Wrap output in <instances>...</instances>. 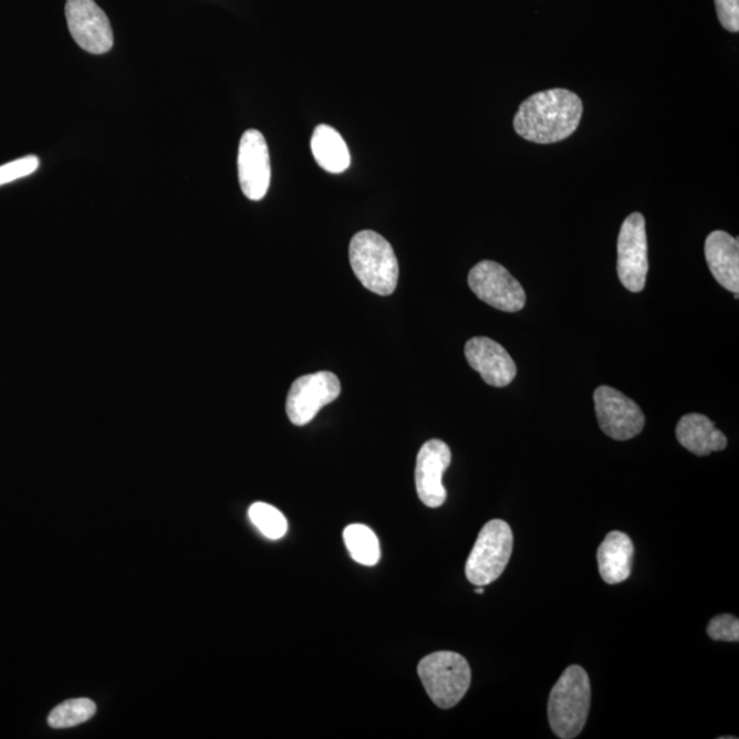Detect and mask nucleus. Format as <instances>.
Masks as SVG:
<instances>
[{
  "label": "nucleus",
  "instance_id": "1",
  "mask_svg": "<svg viewBox=\"0 0 739 739\" xmlns=\"http://www.w3.org/2000/svg\"><path fill=\"white\" fill-rule=\"evenodd\" d=\"M582 114L581 97L574 92L563 89L537 92L519 106L513 128L524 140L553 144L579 129Z\"/></svg>",
  "mask_w": 739,
  "mask_h": 739
},
{
  "label": "nucleus",
  "instance_id": "2",
  "mask_svg": "<svg viewBox=\"0 0 739 739\" xmlns=\"http://www.w3.org/2000/svg\"><path fill=\"white\" fill-rule=\"evenodd\" d=\"M591 680L581 666H570L553 686L548 702V718L554 736L579 737L591 711Z\"/></svg>",
  "mask_w": 739,
  "mask_h": 739
},
{
  "label": "nucleus",
  "instance_id": "3",
  "mask_svg": "<svg viewBox=\"0 0 739 739\" xmlns=\"http://www.w3.org/2000/svg\"><path fill=\"white\" fill-rule=\"evenodd\" d=\"M350 261L356 279L370 292L389 296L398 282V262L394 248L373 230H362L351 240Z\"/></svg>",
  "mask_w": 739,
  "mask_h": 739
},
{
  "label": "nucleus",
  "instance_id": "4",
  "mask_svg": "<svg viewBox=\"0 0 739 739\" xmlns=\"http://www.w3.org/2000/svg\"><path fill=\"white\" fill-rule=\"evenodd\" d=\"M418 675L427 695L438 708L458 706L471 685V668L464 656L455 652H436L418 664Z\"/></svg>",
  "mask_w": 739,
  "mask_h": 739
},
{
  "label": "nucleus",
  "instance_id": "5",
  "mask_svg": "<svg viewBox=\"0 0 739 739\" xmlns=\"http://www.w3.org/2000/svg\"><path fill=\"white\" fill-rule=\"evenodd\" d=\"M513 535L501 519L485 524L466 563V576L472 585L487 586L498 581L510 562Z\"/></svg>",
  "mask_w": 739,
  "mask_h": 739
},
{
  "label": "nucleus",
  "instance_id": "6",
  "mask_svg": "<svg viewBox=\"0 0 739 739\" xmlns=\"http://www.w3.org/2000/svg\"><path fill=\"white\" fill-rule=\"evenodd\" d=\"M617 275L627 291L638 293L644 290L648 275V240H646L645 218L633 212L622 223L617 238Z\"/></svg>",
  "mask_w": 739,
  "mask_h": 739
},
{
  "label": "nucleus",
  "instance_id": "7",
  "mask_svg": "<svg viewBox=\"0 0 739 739\" xmlns=\"http://www.w3.org/2000/svg\"><path fill=\"white\" fill-rule=\"evenodd\" d=\"M469 287L479 300L492 308L518 313L527 304V292L504 266L493 261H482L471 269Z\"/></svg>",
  "mask_w": 739,
  "mask_h": 739
},
{
  "label": "nucleus",
  "instance_id": "8",
  "mask_svg": "<svg viewBox=\"0 0 739 739\" xmlns=\"http://www.w3.org/2000/svg\"><path fill=\"white\" fill-rule=\"evenodd\" d=\"M340 394L342 385L336 374L320 372L303 375L294 381L288 394V418L293 425H308L323 407L336 400Z\"/></svg>",
  "mask_w": 739,
  "mask_h": 739
},
{
  "label": "nucleus",
  "instance_id": "9",
  "mask_svg": "<svg viewBox=\"0 0 739 739\" xmlns=\"http://www.w3.org/2000/svg\"><path fill=\"white\" fill-rule=\"evenodd\" d=\"M594 408L600 429L614 440H632L644 429L643 409L632 398L611 386H600L594 392Z\"/></svg>",
  "mask_w": 739,
  "mask_h": 739
},
{
  "label": "nucleus",
  "instance_id": "10",
  "mask_svg": "<svg viewBox=\"0 0 739 739\" xmlns=\"http://www.w3.org/2000/svg\"><path fill=\"white\" fill-rule=\"evenodd\" d=\"M65 14L69 32L86 53L102 55L113 49L112 24L95 0H67Z\"/></svg>",
  "mask_w": 739,
  "mask_h": 739
},
{
  "label": "nucleus",
  "instance_id": "11",
  "mask_svg": "<svg viewBox=\"0 0 739 739\" xmlns=\"http://www.w3.org/2000/svg\"><path fill=\"white\" fill-rule=\"evenodd\" d=\"M238 167L242 194L250 200H262L270 187L271 166L268 143L261 132L250 129L242 135Z\"/></svg>",
  "mask_w": 739,
  "mask_h": 739
},
{
  "label": "nucleus",
  "instance_id": "12",
  "mask_svg": "<svg viewBox=\"0 0 739 739\" xmlns=\"http://www.w3.org/2000/svg\"><path fill=\"white\" fill-rule=\"evenodd\" d=\"M452 454L446 443L430 440L420 448L415 469V483L420 501L426 507L438 508L447 500V490L443 485Z\"/></svg>",
  "mask_w": 739,
  "mask_h": 739
},
{
  "label": "nucleus",
  "instance_id": "13",
  "mask_svg": "<svg viewBox=\"0 0 739 739\" xmlns=\"http://www.w3.org/2000/svg\"><path fill=\"white\" fill-rule=\"evenodd\" d=\"M465 355L469 365L481 374L482 379L495 388H504L517 377V365L512 357L495 340L475 337L465 346Z\"/></svg>",
  "mask_w": 739,
  "mask_h": 739
},
{
  "label": "nucleus",
  "instance_id": "14",
  "mask_svg": "<svg viewBox=\"0 0 739 739\" xmlns=\"http://www.w3.org/2000/svg\"><path fill=\"white\" fill-rule=\"evenodd\" d=\"M706 259L715 280L736 294L739 292V242L724 230H715L706 240Z\"/></svg>",
  "mask_w": 739,
  "mask_h": 739
},
{
  "label": "nucleus",
  "instance_id": "15",
  "mask_svg": "<svg viewBox=\"0 0 739 739\" xmlns=\"http://www.w3.org/2000/svg\"><path fill=\"white\" fill-rule=\"evenodd\" d=\"M634 560V544L622 531H612L597 552L600 575L610 585L625 582L632 575Z\"/></svg>",
  "mask_w": 739,
  "mask_h": 739
},
{
  "label": "nucleus",
  "instance_id": "16",
  "mask_svg": "<svg viewBox=\"0 0 739 739\" xmlns=\"http://www.w3.org/2000/svg\"><path fill=\"white\" fill-rule=\"evenodd\" d=\"M677 438L684 448L697 456H708L727 447V438L712 420L701 414H687L677 426Z\"/></svg>",
  "mask_w": 739,
  "mask_h": 739
},
{
  "label": "nucleus",
  "instance_id": "17",
  "mask_svg": "<svg viewBox=\"0 0 739 739\" xmlns=\"http://www.w3.org/2000/svg\"><path fill=\"white\" fill-rule=\"evenodd\" d=\"M311 152L323 170L340 175L351 166L348 146L340 133L329 125H318L311 138Z\"/></svg>",
  "mask_w": 739,
  "mask_h": 739
},
{
  "label": "nucleus",
  "instance_id": "18",
  "mask_svg": "<svg viewBox=\"0 0 739 739\" xmlns=\"http://www.w3.org/2000/svg\"><path fill=\"white\" fill-rule=\"evenodd\" d=\"M344 542L351 558L362 565H373L379 562L381 548L378 537L365 524H350L344 530Z\"/></svg>",
  "mask_w": 739,
  "mask_h": 739
},
{
  "label": "nucleus",
  "instance_id": "19",
  "mask_svg": "<svg viewBox=\"0 0 739 739\" xmlns=\"http://www.w3.org/2000/svg\"><path fill=\"white\" fill-rule=\"evenodd\" d=\"M96 714L95 702L90 698H73L60 704L51 711L49 725L53 729H69L90 720Z\"/></svg>",
  "mask_w": 739,
  "mask_h": 739
},
{
  "label": "nucleus",
  "instance_id": "20",
  "mask_svg": "<svg viewBox=\"0 0 739 739\" xmlns=\"http://www.w3.org/2000/svg\"><path fill=\"white\" fill-rule=\"evenodd\" d=\"M253 527L269 540H280L287 534L288 522L284 513L266 502H253L248 511Z\"/></svg>",
  "mask_w": 739,
  "mask_h": 739
},
{
  "label": "nucleus",
  "instance_id": "21",
  "mask_svg": "<svg viewBox=\"0 0 739 739\" xmlns=\"http://www.w3.org/2000/svg\"><path fill=\"white\" fill-rule=\"evenodd\" d=\"M39 166L40 160L37 155H28V157L0 166V187L33 175L39 169Z\"/></svg>",
  "mask_w": 739,
  "mask_h": 739
},
{
  "label": "nucleus",
  "instance_id": "22",
  "mask_svg": "<svg viewBox=\"0 0 739 739\" xmlns=\"http://www.w3.org/2000/svg\"><path fill=\"white\" fill-rule=\"evenodd\" d=\"M709 638L721 641V643H738L739 621L738 617L724 614L714 617L707 628Z\"/></svg>",
  "mask_w": 739,
  "mask_h": 739
},
{
  "label": "nucleus",
  "instance_id": "23",
  "mask_svg": "<svg viewBox=\"0 0 739 739\" xmlns=\"http://www.w3.org/2000/svg\"><path fill=\"white\" fill-rule=\"evenodd\" d=\"M716 13L726 31L739 32V0H715Z\"/></svg>",
  "mask_w": 739,
  "mask_h": 739
},
{
  "label": "nucleus",
  "instance_id": "24",
  "mask_svg": "<svg viewBox=\"0 0 739 739\" xmlns=\"http://www.w3.org/2000/svg\"><path fill=\"white\" fill-rule=\"evenodd\" d=\"M483 586H478L476 593L477 594H483Z\"/></svg>",
  "mask_w": 739,
  "mask_h": 739
}]
</instances>
